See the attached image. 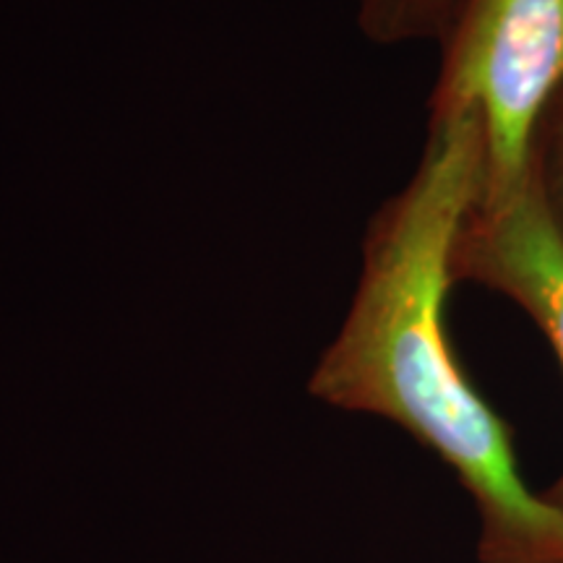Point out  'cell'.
<instances>
[{
  "mask_svg": "<svg viewBox=\"0 0 563 563\" xmlns=\"http://www.w3.org/2000/svg\"><path fill=\"white\" fill-rule=\"evenodd\" d=\"M477 112L428 123L410 183L365 232L363 274L308 391L347 412L402 426L481 504L496 563H563V506L522 483L509 431L456 363L446 334L452 256L483 178Z\"/></svg>",
  "mask_w": 563,
  "mask_h": 563,
  "instance_id": "cell-1",
  "label": "cell"
},
{
  "mask_svg": "<svg viewBox=\"0 0 563 563\" xmlns=\"http://www.w3.org/2000/svg\"><path fill=\"white\" fill-rule=\"evenodd\" d=\"M452 277L501 292L525 308L563 365V245L532 170L511 199L470 207L454 243Z\"/></svg>",
  "mask_w": 563,
  "mask_h": 563,
  "instance_id": "cell-3",
  "label": "cell"
},
{
  "mask_svg": "<svg viewBox=\"0 0 563 563\" xmlns=\"http://www.w3.org/2000/svg\"><path fill=\"white\" fill-rule=\"evenodd\" d=\"M441 45L431 121L477 112L475 207H496L530 180L534 129L563 87V0H462Z\"/></svg>",
  "mask_w": 563,
  "mask_h": 563,
  "instance_id": "cell-2",
  "label": "cell"
},
{
  "mask_svg": "<svg viewBox=\"0 0 563 563\" xmlns=\"http://www.w3.org/2000/svg\"><path fill=\"white\" fill-rule=\"evenodd\" d=\"M532 175L543 196L548 220L563 245V87L551 97L534 129Z\"/></svg>",
  "mask_w": 563,
  "mask_h": 563,
  "instance_id": "cell-5",
  "label": "cell"
},
{
  "mask_svg": "<svg viewBox=\"0 0 563 563\" xmlns=\"http://www.w3.org/2000/svg\"><path fill=\"white\" fill-rule=\"evenodd\" d=\"M462 0H361L357 21L378 45L441 40Z\"/></svg>",
  "mask_w": 563,
  "mask_h": 563,
  "instance_id": "cell-4",
  "label": "cell"
}]
</instances>
